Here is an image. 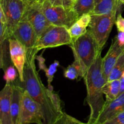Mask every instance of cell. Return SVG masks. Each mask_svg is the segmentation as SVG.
Returning <instances> with one entry per match:
<instances>
[{
    "mask_svg": "<svg viewBox=\"0 0 124 124\" xmlns=\"http://www.w3.org/2000/svg\"><path fill=\"white\" fill-rule=\"evenodd\" d=\"M38 52L36 49L26 51L27 61L24 67L23 87L41 106L43 124H53L62 113H60L55 107L51 98L50 90L42 84L36 70L35 59Z\"/></svg>",
    "mask_w": 124,
    "mask_h": 124,
    "instance_id": "cell-1",
    "label": "cell"
},
{
    "mask_svg": "<svg viewBox=\"0 0 124 124\" xmlns=\"http://www.w3.org/2000/svg\"><path fill=\"white\" fill-rule=\"evenodd\" d=\"M101 53H99L84 76L87 89L86 101L90 109L87 124H94L105 104L102 88L106 83L102 69Z\"/></svg>",
    "mask_w": 124,
    "mask_h": 124,
    "instance_id": "cell-2",
    "label": "cell"
},
{
    "mask_svg": "<svg viewBox=\"0 0 124 124\" xmlns=\"http://www.w3.org/2000/svg\"><path fill=\"white\" fill-rule=\"evenodd\" d=\"M69 46L72 50L74 61L81 67L84 78L102 50L89 29L82 36L72 40Z\"/></svg>",
    "mask_w": 124,
    "mask_h": 124,
    "instance_id": "cell-3",
    "label": "cell"
},
{
    "mask_svg": "<svg viewBox=\"0 0 124 124\" xmlns=\"http://www.w3.org/2000/svg\"><path fill=\"white\" fill-rule=\"evenodd\" d=\"M118 13L108 15H91L88 27L93 34L99 48L102 50L108 39Z\"/></svg>",
    "mask_w": 124,
    "mask_h": 124,
    "instance_id": "cell-4",
    "label": "cell"
},
{
    "mask_svg": "<svg viewBox=\"0 0 124 124\" xmlns=\"http://www.w3.org/2000/svg\"><path fill=\"white\" fill-rule=\"evenodd\" d=\"M42 6L44 13L52 25L65 27L69 29L79 18L72 7L52 6L48 0H44Z\"/></svg>",
    "mask_w": 124,
    "mask_h": 124,
    "instance_id": "cell-5",
    "label": "cell"
},
{
    "mask_svg": "<svg viewBox=\"0 0 124 124\" xmlns=\"http://www.w3.org/2000/svg\"><path fill=\"white\" fill-rule=\"evenodd\" d=\"M72 38L67 28L52 25L39 39L36 49L39 51L42 49L54 48L64 45L70 46Z\"/></svg>",
    "mask_w": 124,
    "mask_h": 124,
    "instance_id": "cell-6",
    "label": "cell"
},
{
    "mask_svg": "<svg viewBox=\"0 0 124 124\" xmlns=\"http://www.w3.org/2000/svg\"><path fill=\"white\" fill-rule=\"evenodd\" d=\"M30 4L26 0H0V7L7 18L9 39L17 24L23 19Z\"/></svg>",
    "mask_w": 124,
    "mask_h": 124,
    "instance_id": "cell-7",
    "label": "cell"
},
{
    "mask_svg": "<svg viewBox=\"0 0 124 124\" xmlns=\"http://www.w3.org/2000/svg\"><path fill=\"white\" fill-rule=\"evenodd\" d=\"M43 124V115L41 106L24 89L18 124Z\"/></svg>",
    "mask_w": 124,
    "mask_h": 124,
    "instance_id": "cell-8",
    "label": "cell"
},
{
    "mask_svg": "<svg viewBox=\"0 0 124 124\" xmlns=\"http://www.w3.org/2000/svg\"><path fill=\"white\" fill-rule=\"evenodd\" d=\"M12 38L19 41L26 51L36 49L38 37L31 24L25 19L21 21L15 27L11 36Z\"/></svg>",
    "mask_w": 124,
    "mask_h": 124,
    "instance_id": "cell-9",
    "label": "cell"
},
{
    "mask_svg": "<svg viewBox=\"0 0 124 124\" xmlns=\"http://www.w3.org/2000/svg\"><path fill=\"white\" fill-rule=\"evenodd\" d=\"M23 19L28 21L31 24L37 34L38 40L52 25L44 13L42 3L30 4Z\"/></svg>",
    "mask_w": 124,
    "mask_h": 124,
    "instance_id": "cell-10",
    "label": "cell"
},
{
    "mask_svg": "<svg viewBox=\"0 0 124 124\" xmlns=\"http://www.w3.org/2000/svg\"><path fill=\"white\" fill-rule=\"evenodd\" d=\"M9 51L12 64L18 72V78L21 83L24 82V71L27 61V53L25 47L15 38H10Z\"/></svg>",
    "mask_w": 124,
    "mask_h": 124,
    "instance_id": "cell-11",
    "label": "cell"
},
{
    "mask_svg": "<svg viewBox=\"0 0 124 124\" xmlns=\"http://www.w3.org/2000/svg\"><path fill=\"white\" fill-rule=\"evenodd\" d=\"M124 50V47L120 46L116 36L113 39L110 48L102 60V73L107 81L110 72Z\"/></svg>",
    "mask_w": 124,
    "mask_h": 124,
    "instance_id": "cell-12",
    "label": "cell"
},
{
    "mask_svg": "<svg viewBox=\"0 0 124 124\" xmlns=\"http://www.w3.org/2000/svg\"><path fill=\"white\" fill-rule=\"evenodd\" d=\"M12 92V84H6L0 92V124H12L10 113Z\"/></svg>",
    "mask_w": 124,
    "mask_h": 124,
    "instance_id": "cell-13",
    "label": "cell"
},
{
    "mask_svg": "<svg viewBox=\"0 0 124 124\" xmlns=\"http://www.w3.org/2000/svg\"><path fill=\"white\" fill-rule=\"evenodd\" d=\"M124 111V93L119 94L110 102H105V105L94 124H102Z\"/></svg>",
    "mask_w": 124,
    "mask_h": 124,
    "instance_id": "cell-14",
    "label": "cell"
},
{
    "mask_svg": "<svg viewBox=\"0 0 124 124\" xmlns=\"http://www.w3.org/2000/svg\"><path fill=\"white\" fill-rule=\"evenodd\" d=\"M13 87L12 101H11V117L12 124H18L21 108L22 98L24 88L20 85L12 84Z\"/></svg>",
    "mask_w": 124,
    "mask_h": 124,
    "instance_id": "cell-15",
    "label": "cell"
},
{
    "mask_svg": "<svg viewBox=\"0 0 124 124\" xmlns=\"http://www.w3.org/2000/svg\"><path fill=\"white\" fill-rule=\"evenodd\" d=\"M122 4L119 0H95V7L91 15L119 14Z\"/></svg>",
    "mask_w": 124,
    "mask_h": 124,
    "instance_id": "cell-16",
    "label": "cell"
},
{
    "mask_svg": "<svg viewBox=\"0 0 124 124\" xmlns=\"http://www.w3.org/2000/svg\"><path fill=\"white\" fill-rule=\"evenodd\" d=\"M90 21L91 15H84L79 17L71 27L69 28V31L72 40L78 38L87 32Z\"/></svg>",
    "mask_w": 124,
    "mask_h": 124,
    "instance_id": "cell-17",
    "label": "cell"
},
{
    "mask_svg": "<svg viewBox=\"0 0 124 124\" xmlns=\"http://www.w3.org/2000/svg\"><path fill=\"white\" fill-rule=\"evenodd\" d=\"M42 54L43 53H41L40 55H36V59L38 62L39 70H43L46 74V76L47 79V84H48L47 88L50 90H53V88L52 86V82L53 81L54 75L57 71V68L59 65V62L58 61H55L53 64L50 65L49 67L47 68L46 65V63H45L46 60L42 56Z\"/></svg>",
    "mask_w": 124,
    "mask_h": 124,
    "instance_id": "cell-18",
    "label": "cell"
},
{
    "mask_svg": "<svg viewBox=\"0 0 124 124\" xmlns=\"http://www.w3.org/2000/svg\"><path fill=\"white\" fill-rule=\"evenodd\" d=\"M95 7V0H75L72 8L79 18L84 15H91Z\"/></svg>",
    "mask_w": 124,
    "mask_h": 124,
    "instance_id": "cell-19",
    "label": "cell"
},
{
    "mask_svg": "<svg viewBox=\"0 0 124 124\" xmlns=\"http://www.w3.org/2000/svg\"><path fill=\"white\" fill-rule=\"evenodd\" d=\"M121 82L120 79L107 81L102 88V92L105 96V102H110L116 99L120 93Z\"/></svg>",
    "mask_w": 124,
    "mask_h": 124,
    "instance_id": "cell-20",
    "label": "cell"
},
{
    "mask_svg": "<svg viewBox=\"0 0 124 124\" xmlns=\"http://www.w3.org/2000/svg\"><path fill=\"white\" fill-rule=\"evenodd\" d=\"M64 76L65 78L70 80L78 79L83 78L82 70L78 63L74 61L73 62L69 65L64 70Z\"/></svg>",
    "mask_w": 124,
    "mask_h": 124,
    "instance_id": "cell-21",
    "label": "cell"
},
{
    "mask_svg": "<svg viewBox=\"0 0 124 124\" xmlns=\"http://www.w3.org/2000/svg\"><path fill=\"white\" fill-rule=\"evenodd\" d=\"M124 72V50L121 54L109 75L107 81L119 79Z\"/></svg>",
    "mask_w": 124,
    "mask_h": 124,
    "instance_id": "cell-22",
    "label": "cell"
},
{
    "mask_svg": "<svg viewBox=\"0 0 124 124\" xmlns=\"http://www.w3.org/2000/svg\"><path fill=\"white\" fill-rule=\"evenodd\" d=\"M4 72V79L6 81V84H13V82L16 79L17 77L19 76H18V71L13 64H11L7 67Z\"/></svg>",
    "mask_w": 124,
    "mask_h": 124,
    "instance_id": "cell-23",
    "label": "cell"
},
{
    "mask_svg": "<svg viewBox=\"0 0 124 124\" xmlns=\"http://www.w3.org/2000/svg\"><path fill=\"white\" fill-rule=\"evenodd\" d=\"M53 124H87V123H83L64 112Z\"/></svg>",
    "mask_w": 124,
    "mask_h": 124,
    "instance_id": "cell-24",
    "label": "cell"
},
{
    "mask_svg": "<svg viewBox=\"0 0 124 124\" xmlns=\"http://www.w3.org/2000/svg\"><path fill=\"white\" fill-rule=\"evenodd\" d=\"M52 6H62L65 8H71L73 1V0H48Z\"/></svg>",
    "mask_w": 124,
    "mask_h": 124,
    "instance_id": "cell-25",
    "label": "cell"
},
{
    "mask_svg": "<svg viewBox=\"0 0 124 124\" xmlns=\"http://www.w3.org/2000/svg\"><path fill=\"white\" fill-rule=\"evenodd\" d=\"M102 124H124V111Z\"/></svg>",
    "mask_w": 124,
    "mask_h": 124,
    "instance_id": "cell-26",
    "label": "cell"
},
{
    "mask_svg": "<svg viewBox=\"0 0 124 124\" xmlns=\"http://www.w3.org/2000/svg\"><path fill=\"white\" fill-rule=\"evenodd\" d=\"M115 24L118 31L124 32V18L122 16L121 13L117 15Z\"/></svg>",
    "mask_w": 124,
    "mask_h": 124,
    "instance_id": "cell-27",
    "label": "cell"
},
{
    "mask_svg": "<svg viewBox=\"0 0 124 124\" xmlns=\"http://www.w3.org/2000/svg\"><path fill=\"white\" fill-rule=\"evenodd\" d=\"M116 37H117V41H118V42L120 44V46L124 47V32L119 31Z\"/></svg>",
    "mask_w": 124,
    "mask_h": 124,
    "instance_id": "cell-28",
    "label": "cell"
},
{
    "mask_svg": "<svg viewBox=\"0 0 124 124\" xmlns=\"http://www.w3.org/2000/svg\"><path fill=\"white\" fill-rule=\"evenodd\" d=\"M120 79V82H121V87H120V93L119 94L124 93V72L122 74Z\"/></svg>",
    "mask_w": 124,
    "mask_h": 124,
    "instance_id": "cell-29",
    "label": "cell"
},
{
    "mask_svg": "<svg viewBox=\"0 0 124 124\" xmlns=\"http://www.w3.org/2000/svg\"><path fill=\"white\" fill-rule=\"evenodd\" d=\"M30 4L32 3H42L44 0H26Z\"/></svg>",
    "mask_w": 124,
    "mask_h": 124,
    "instance_id": "cell-30",
    "label": "cell"
},
{
    "mask_svg": "<svg viewBox=\"0 0 124 124\" xmlns=\"http://www.w3.org/2000/svg\"><path fill=\"white\" fill-rule=\"evenodd\" d=\"M119 1L120 2H121V3L123 4H124V0H119Z\"/></svg>",
    "mask_w": 124,
    "mask_h": 124,
    "instance_id": "cell-31",
    "label": "cell"
},
{
    "mask_svg": "<svg viewBox=\"0 0 124 124\" xmlns=\"http://www.w3.org/2000/svg\"><path fill=\"white\" fill-rule=\"evenodd\" d=\"M75 1V0H73V1Z\"/></svg>",
    "mask_w": 124,
    "mask_h": 124,
    "instance_id": "cell-32",
    "label": "cell"
}]
</instances>
